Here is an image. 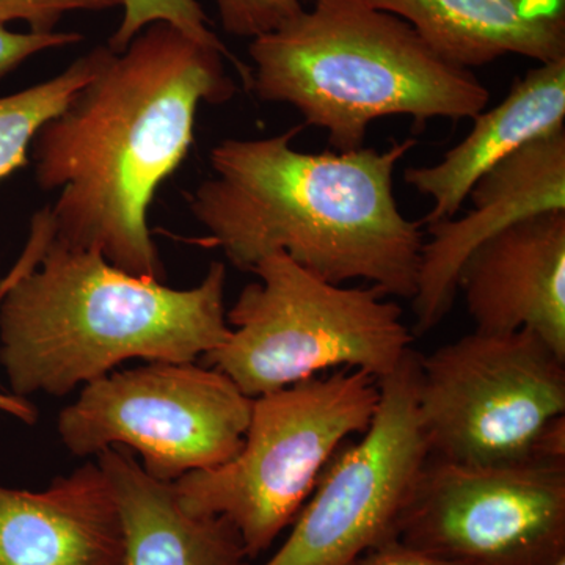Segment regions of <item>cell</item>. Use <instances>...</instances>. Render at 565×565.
<instances>
[{
    "instance_id": "4",
    "label": "cell",
    "mask_w": 565,
    "mask_h": 565,
    "mask_svg": "<svg viewBox=\"0 0 565 565\" xmlns=\"http://www.w3.org/2000/svg\"><path fill=\"white\" fill-rule=\"evenodd\" d=\"M248 54L250 90L292 106L334 151L362 148L379 118L411 117L422 128L475 118L490 99L470 70L449 65L408 22L367 0H316L253 40Z\"/></svg>"
},
{
    "instance_id": "2",
    "label": "cell",
    "mask_w": 565,
    "mask_h": 565,
    "mask_svg": "<svg viewBox=\"0 0 565 565\" xmlns=\"http://www.w3.org/2000/svg\"><path fill=\"white\" fill-rule=\"evenodd\" d=\"M302 126L266 139H226L211 151L214 177L189 199L193 217L234 267L252 273L285 253L316 277L364 280L385 296H415L423 223L405 217L394 172L415 139L385 150L302 152Z\"/></svg>"
},
{
    "instance_id": "22",
    "label": "cell",
    "mask_w": 565,
    "mask_h": 565,
    "mask_svg": "<svg viewBox=\"0 0 565 565\" xmlns=\"http://www.w3.org/2000/svg\"><path fill=\"white\" fill-rule=\"evenodd\" d=\"M82 41L77 32H11L0 22V81L32 55L47 50L71 46Z\"/></svg>"
},
{
    "instance_id": "21",
    "label": "cell",
    "mask_w": 565,
    "mask_h": 565,
    "mask_svg": "<svg viewBox=\"0 0 565 565\" xmlns=\"http://www.w3.org/2000/svg\"><path fill=\"white\" fill-rule=\"evenodd\" d=\"M122 0H0V22H28L31 32H55L58 22L73 11H106Z\"/></svg>"
},
{
    "instance_id": "8",
    "label": "cell",
    "mask_w": 565,
    "mask_h": 565,
    "mask_svg": "<svg viewBox=\"0 0 565 565\" xmlns=\"http://www.w3.org/2000/svg\"><path fill=\"white\" fill-rule=\"evenodd\" d=\"M253 399L207 366L148 362L84 385L57 430L73 456L110 446L139 455L151 478L169 482L232 460L244 445Z\"/></svg>"
},
{
    "instance_id": "12",
    "label": "cell",
    "mask_w": 565,
    "mask_h": 565,
    "mask_svg": "<svg viewBox=\"0 0 565 565\" xmlns=\"http://www.w3.org/2000/svg\"><path fill=\"white\" fill-rule=\"evenodd\" d=\"M463 292L475 330H531L565 359V211L516 222L465 262Z\"/></svg>"
},
{
    "instance_id": "18",
    "label": "cell",
    "mask_w": 565,
    "mask_h": 565,
    "mask_svg": "<svg viewBox=\"0 0 565 565\" xmlns=\"http://www.w3.org/2000/svg\"><path fill=\"white\" fill-rule=\"evenodd\" d=\"M121 7L125 13L120 28L107 43V47L115 54L125 51L148 25L167 22L196 43L222 52L243 77L245 87L250 88L252 66L237 61L223 41L212 32L210 18L196 0H122Z\"/></svg>"
},
{
    "instance_id": "11",
    "label": "cell",
    "mask_w": 565,
    "mask_h": 565,
    "mask_svg": "<svg viewBox=\"0 0 565 565\" xmlns=\"http://www.w3.org/2000/svg\"><path fill=\"white\" fill-rule=\"evenodd\" d=\"M462 217L427 225L416 291L415 332L434 330L455 303L465 262L487 239L516 222L565 211V128L531 141L482 174Z\"/></svg>"
},
{
    "instance_id": "19",
    "label": "cell",
    "mask_w": 565,
    "mask_h": 565,
    "mask_svg": "<svg viewBox=\"0 0 565 565\" xmlns=\"http://www.w3.org/2000/svg\"><path fill=\"white\" fill-rule=\"evenodd\" d=\"M55 236L54 218H52L51 206L43 207L33 214L31 230L28 241L22 248L20 258L11 267L10 273L0 280V303L7 292L21 280L24 275L32 273L39 266L44 252L47 250ZM0 412L20 419L29 426L39 422V411L35 405L29 403L28 397L18 396L14 393H7L0 388Z\"/></svg>"
},
{
    "instance_id": "16",
    "label": "cell",
    "mask_w": 565,
    "mask_h": 565,
    "mask_svg": "<svg viewBox=\"0 0 565 565\" xmlns=\"http://www.w3.org/2000/svg\"><path fill=\"white\" fill-rule=\"evenodd\" d=\"M96 459L120 509L122 565H252L228 520L185 512L173 484L151 478L128 448L110 446Z\"/></svg>"
},
{
    "instance_id": "5",
    "label": "cell",
    "mask_w": 565,
    "mask_h": 565,
    "mask_svg": "<svg viewBox=\"0 0 565 565\" xmlns=\"http://www.w3.org/2000/svg\"><path fill=\"white\" fill-rule=\"evenodd\" d=\"M226 313L225 343L202 356L255 399L329 370L364 371L381 381L412 349L404 311L375 286L321 280L285 253L256 264Z\"/></svg>"
},
{
    "instance_id": "10",
    "label": "cell",
    "mask_w": 565,
    "mask_h": 565,
    "mask_svg": "<svg viewBox=\"0 0 565 565\" xmlns=\"http://www.w3.org/2000/svg\"><path fill=\"white\" fill-rule=\"evenodd\" d=\"M377 384L373 423L327 465L285 544L264 565H356L397 541L429 457L416 396L418 351Z\"/></svg>"
},
{
    "instance_id": "6",
    "label": "cell",
    "mask_w": 565,
    "mask_h": 565,
    "mask_svg": "<svg viewBox=\"0 0 565 565\" xmlns=\"http://www.w3.org/2000/svg\"><path fill=\"white\" fill-rule=\"evenodd\" d=\"M379 396L373 375L337 370L255 397L241 451L174 481L178 503L228 520L255 559L292 525L344 441L366 433Z\"/></svg>"
},
{
    "instance_id": "15",
    "label": "cell",
    "mask_w": 565,
    "mask_h": 565,
    "mask_svg": "<svg viewBox=\"0 0 565 565\" xmlns=\"http://www.w3.org/2000/svg\"><path fill=\"white\" fill-rule=\"evenodd\" d=\"M401 18L449 65L470 70L508 54L539 63L565 58L564 9L539 0H367Z\"/></svg>"
},
{
    "instance_id": "13",
    "label": "cell",
    "mask_w": 565,
    "mask_h": 565,
    "mask_svg": "<svg viewBox=\"0 0 565 565\" xmlns=\"http://www.w3.org/2000/svg\"><path fill=\"white\" fill-rule=\"evenodd\" d=\"M120 509L98 463L41 492L0 486V565H122Z\"/></svg>"
},
{
    "instance_id": "9",
    "label": "cell",
    "mask_w": 565,
    "mask_h": 565,
    "mask_svg": "<svg viewBox=\"0 0 565 565\" xmlns=\"http://www.w3.org/2000/svg\"><path fill=\"white\" fill-rule=\"evenodd\" d=\"M397 541L457 565H556L565 559V460L427 457Z\"/></svg>"
},
{
    "instance_id": "20",
    "label": "cell",
    "mask_w": 565,
    "mask_h": 565,
    "mask_svg": "<svg viewBox=\"0 0 565 565\" xmlns=\"http://www.w3.org/2000/svg\"><path fill=\"white\" fill-rule=\"evenodd\" d=\"M316 0H215L223 29L239 39H258L277 31Z\"/></svg>"
},
{
    "instance_id": "24",
    "label": "cell",
    "mask_w": 565,
    "mask_h": 565,
    "mask_svg": "<svg viewBox=\"0 0 565 565\" xmlns=\"http://www.w3.org/2000/svg\"><path fill=\"white\" fill-rule=\"evenodd\" d=\"M556 565H565V559L561 561V563H557Z\"/></svg>"
},
{
    "instance_id": "7",
    "label": "cell",
    "mask_w": 565,
    "mask_h": 565,
    "mask_svg": "<svg viewBox=\"0 0 565 565\" xmlns=\"http://www.w3.org/2000/svg\"><path fill=\"white\" fill-rule=\"evenodd\" d=\"M416 396L434 459L565 460V359L531 330H475L418 352Z\"/></svg>"
},
{
    "instance_id": "1",
    "label": "cell",
    "mask_w": 565,
    "mask_h": 565,
    "mask_svg": "<svg viewBox=\"0 0 565 565\" xmlns=\"http://www.w3.org/2000/svg\"><path fill=\"white\" fill-rule=\"evenodd\" d=\"M223 58L154 22L120 54L111 52L98 76L40 129L35 178L43 191H58L55 239L163 280L148 210L191 150L200 104L228 103L236 93Z\"/></svg>"
},
{
    "instance_id": "3",
    "label": "cell",
    "mask_w": 565,
    "mask_h": 565,
    "mask_svg": "<svg viewBox=\"0 0 565 565\" xmlns=\"http://www.w3.org/2000/svg\"><path fill=\"white\" fill-rule=\"evenodd\" d=\"M226 266L174 289L96 250L52 239L0 303V363L11 393L65 396L128 360L195 363L230 334Z\"/></svg>"
},
{
    "instance_id": "14",
    "label": "cell",
    "mask_w": 565,
    "mask_h": 565,
    "mask_svg": "<svg viewBox=\"0 0 565 565\" xmlns=\"http://www.w3.org/2000/svg\"><path fill=\"white\" fill-rule=\"evenodd\" d=\"M471 120L470 134L440 162L405 170V182L434 200L423 225L456 217L482 174L531 141L564 128L565 58L527 71L503 102Z\"/></svg>"
},
{
    "instance_id": "23",
    "label": "cell",
    "mask_w": 565,
    "mask_h": 565,
    "mask_svg": "<svg viewBox=\"0 0 565 565\" xmlns=\"http://www.w3.org/2000/svg\"><path fill=\"white\" fill-rule=\"evenodd\" d=\"M356 565H457L424 555L414 548H408L399 541L388 542L367 553Z\"/></svg>"
},
{
    "instance_id": "17",
    "label": "cell",
    "mask_w": 565,
    "mask_h": 565,
    "mask_svg": "<svg viewBox=\"0 0 565 565\" xmlns=\"http://www.w3.org/2000/svg\"><path fill=\"white\" fill-rule=\"evenodd\" d=\"M110 55L109 47H95L58 76L0 98V181L28 166L29 147L36 134L98 76Z\"/></svg>"
}]
</instances>
